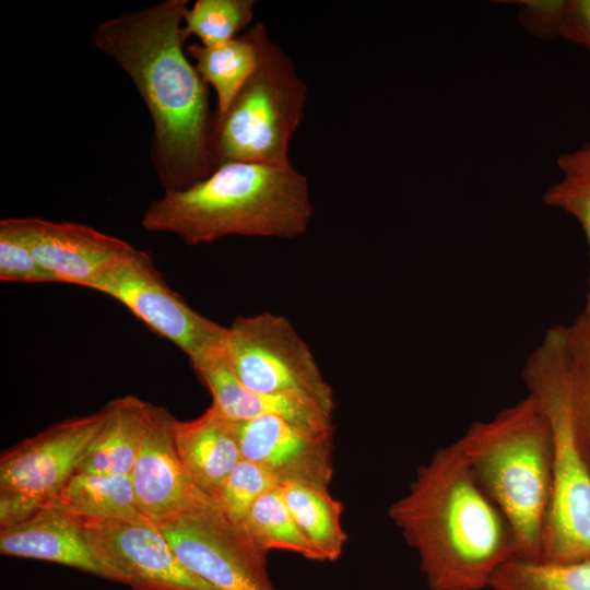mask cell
Instances as JSON below:
<instances>
[{
    "label": "cell",
    "mask_w": 590,
    "mask_h": 590,
    "mask_svg": "<svg viewBox=\"0 0 590 590\" xmlns=\"http://www.w3.org/2000/svg\"><path fill=\"white\" fill-rule=\"evenodd\" d=\"M187 0H165L101 22L94 47L131 79L153 125L151 156L164 191L185 189L214 170V118L208 85L184 48Z\"/></svg>",
    "instance_id": "6da1fadb"
},
{
    "label": "cell",
    "mask_w": 590,
    "mask_h": 590,
    "mask_svg": "<svg viewBox=\"0 0 590 590\" xmlns=\"http://www.w3.org/2000/svg\"><path fill=\"white\" fill-rule=\"evenodd\" d=\"M389 517L418 557L429 590H483L517 555L511 527L457 441L421 465Z\"/></svg>",
    "instance_id": "7a4b0ae2"
},
{
    "label": "cell",
    "mask_w": 590,
    "mask_h": 590,
    "mask_svg": "<svg viewBox=\"0 0 590 590\" xmlns=\"http://www.w3.org/2000/svg\"><path fill=\"white\" fill-rule=\"evenodd\" d=\"M312 214L307 177L291 163L227 162L185 189L164 191L141 225L197 246L233 235L293 239Z\"/></svg>",
    "instance_id": "3957f363"
},
{
    "label": "cell",
    "mask_w": 590,
    "mask_h": 590,
    "mask_svg": "<svg viewBox=\"0 0 590 590\" xmlns=\"http://www.w3.org/2000/svg\"><path fill=\"white\" fill-rule=\"evenodd\" d=\"M481 487L509 522L517 557L540 560L552 498L553 438L548 418L528 393L456 440Z\"/></svg>",
    "instance_id": "277c9868"
},
{
    "label": "cell",
    "mask_w": 590,
    "mask_h": 590,
    "mask_svg": "<svg viewBox=\"0 0 590 590\" xmlns=\"http://www.w3.org/2000/svg\"><path fill=\"white\" fill-rule=\"evenodd\" d=\"M522 376L548 418L553 438L552 498L541 560L590 558V469L571 422L564 326L546 332Z\"/></svg>",
    "instance_id": "5b68a950"
},
{
    "label": "cell",
    "mask_w": 590,
    "mask_h": 590,
    "mask_svg": "<svg viewBox=\"0 0 590 590\" xmlns=\"http://www.w3.org/2000/svg\"><path fill=\"white\" fill-rule=\"evenodd\" d=\"M259 61L226 111L214 118V168L227 162L287 164L307 87L292 59L255 24Z\"/></svg>",
    "instance_id": "8992f818"
},
{
    "label": "cell",
    "mask_w": 590,
    "mask_h": 590,
    "mask_svg": "<svg viewBox=\"0 0 590 590\" xmlns=\"http://www.w3.org/2000/svg\"><path fill=\"white\" fill-rule=\"evenodd\" d=\"M224 356L236 378L264 394H302L333 411V392L305 340L278 314L238 317L227 332Z\"/></svg>",
    "instance_id": "52a82bcc"
},
{
    "label": "cell",
    "mask_w": 590,
    "mask_h": 590,
    "mask_svg": "<svg viewBox=\"0 0 590 590\" xmlns=\"http://www.w3.org/2000/svg\"><path fill=\"white\" fill-rule=\"evenodd\" d=\"M105 417L103 408L63 420L2 452L0 528L22 522L54 502Z\"/></svg>",
    "instance_id": "ba28073f"
},
{
    "label": "cell",
    "mask_w": 590,
    "mask_h": 590,
    "mask_svg": "<svg viewBox=\"0 0 590 590\" xmlns=\"http://www.w3.org/2000/svg\"><path fill=\"white\" fill-rule=\"evenodd\" d=\"M125 305L160 337L179 347L193 366L224 349L227 327L204 317L174 292L142 250L118 262L92 285Z\"/></svg>",
    "instance_id": "9c48e42d"
},
{
    "label": "cell",
    "mask_w": 590,
    "mask_h": 590,
    "mask_svg": "<svg viewBox=\"0 0 590 590\" xmlns=\"http://www.w3.org/2000/svg\"><path fill=\"white\" fill-rule=\"evenodd\" d=\"M179 560L216 590H274L267 553L216 502L188 510L157 526Z\"/></svg>",
    "instance_id": "30bf717a"
},
{
    "label": "cell",
    "mask_w": 590,
    "mask_h": 590,
    "mask_svg": "<svg viewBox=\"0 0 590 590\" xmlns=\"http://www.w3.org/2000/svg\"><path fill=\"white\" fill-rule=\"evenodd\" d=\"M0 233L24 244L58 283L88 288L107 270L139 250L85 224L36 216L1 220Z\"/></svg>",
    "instance_id": "8fae6325"
},
{
    "label": "cell",
    "mask_w": 590,
    "mask_h": 590,
    "mask_svg": "<svg viewBox=\"0 0 590 590\" xmlns=\"http://www.w3.org/2000/svg\"><path fill=\"white\" fill-rule=\"evenodd\" d=\"M83 529L114 581L132 590H216L179 560L152 522L108 521Z\"/></svg>",
    "instance_id": "7c38bea8"
},
{
    "label": "cell",
    "mask_w": 590,
    "mask_h": 590,
    "mask_svg": "<svg viewBox=\"0 0 590 590\" xmlns=\"http://www.w3.org/2000/svg\"><path fill=\"white\" fill-rule=\"evenodd\" d=\"M175 421L167 409L148 403L145 432L130 474L139 508L155 526L215 502L184 465L174 440Z\"/></svg>",
    "instance_id": "4fadbf2b"
},
{
    "label": "cell",
    "mask_w": 590,
    "mask_h": 590,
    "mask_svg": "<svg viewBox=\"0 0 590 590\" xmlns=\"http://www.w3.org/2000/svg\"><path fill=\"white\" fill-rule=\"evenodd\" d=\"M235 428L243 459L263 465L280 483L303 481L329 486L333 427H314L270 415L235 423Z\"/></svg>",
    "instance_id": "5bb4252c"
},
{
    "label": "cell",
    "mask_w": 590,
    "mask_h": 590,
    "mask_svg": "<svg viewBox=\"0 0 590 590\" xmlns=\"http://www.w3.org/2000/svg\"><path fill=\"white\" fill-rule=\"evenodd\" d=\"M0 553L64 565L114 581L92 550L83 527L54 507L0 529Z\"/></svg>",
    "instance_id": "9a60e30c"
},
{
    "label": "cell",
    "mask_w": 590,
    "mask_h": 590,
    "mask_svg": "<svg viewBox=\"0 0 590 590\" xmlns=\"http://www.w3.org/2000/svg\"><path fill=\"white\" fill-rule=\"evenodd\" d=\"M209 389L214 406L231 422L281 416L314 427H332V410L302 394H264L246 388L234 375L224 352L192 367Z\"/></svg>",
    "instance_id": "2e32d148"
},
{
    "label": "cell",
    "mask_w": 590,
    "mask_h": 590,
    "mask_svg": "<svg viewBox=\"0 0 590 590\" xmlns=\"http://www.w3.org/2000/svg\"><path fill=\"white\" fill-rule=\"evenodd\" d=\"M174 440L196 485L214 499L220 485L243 459L235 423L211 405L193 420L176 418Z\"/></svg>",
    "instance_id": "e0dca14e"
},
{
    "label": "cell",
    "mask_w": 590,
    "mask_h": 590,
    "mask_svg": "<svg viewBox=\"0 0 590 590\" xmlns=\"http://www.w3.org/2000/svg\"><path fill=\"white\" fill-rule=\"evenodd\" d=\"M49 506L83 528L108 521H149L139 508L130 474L75 472Z\"/></svg>",
    "instance_id": "ac0fdd59"
},
{
    "label": "cell",
    "mask_w": 590,
    "mask_h": 590,
    "mask_svg": "<svg viewBox=\"0 0 590 590\" xmlns=\"http://www.w3.org/2000/svg\"><path fill=\"white\" fill-rule=\"evenodd\" d=\"M148 403L133 396L109 401L105 421L76 472L131 474L145 432Z\"/></svg>",
    "instance_id": "d6986e66"
},
{
    "label": "cell",
    "mask_w": 590,
    "mask_h": 590,
    "mask_svg": "<svg viewBox=\"0 0 590 590\" xmlns=\"http://www.w3.org/2000/svg\"><path fill=\"white\" fill-rule=\"evenodd\" d=\"M279 486L295 522L321 560L338 559L347 540L341 520L342 503L327 485L285 481Z\"/></svg>",
    "instance_id": "ffe728a7"
},
{
    "label": "cell",
    "mask_w": 590,
    "mask_h": 590,
    "mask_svg": "<svg viewBox=\"0 0 590 590\" xmlns=\"http://www.w3.org/2000/svg\"><path fill=\"white\" fill-rule=\"evenodd\" d=\"M206 85L216 92L215 116L223 115L258 66L259 50L255 25L236 38L215 47L192 44L186 48Z\"/></svg>",
    "instance_id": "44dd1931"
},
{
    "label": "cell",
    "mask_w": 590,
    "mask_h": 590,
    "mask_svg": "<svg viewBox=\"0 0 590 590\" xmlns=\"http://www.w3.org/2000/svg\"><path fill=\"white\" fill-rule=\"evenodd\" d=\"M240 527L250 541L267 554L280 550L321 560L295 522L279 485L255 502Z\"/></svg>",
    "instance_id": "7402d4cb"
},
{
    "label": "cell",
    "mask_w": 590,
    "mask_h": 590,
    "mask_svg": "<svg viewBox=\"0 0 590 590\" xmlns=\"http://www.w3.org/2000/svg\"><path fill=\"white\" fill-rule=\"evenodd\" d=\"M564 330L571 422L590 469V306Z\"/></svg>",
    "instance_id": "603a6c76"
},
{
    "label": "cell",
    "mask_w": 590,
    "mask_h": 590,
    "mask_svg": "<svg viewBox=\"0 0 590 590\" xmlns=\"http://www.w3.org/2000/svg\"><path fill=\"white\" fill-rule=\"evenodd\" d=\"M493 590H590V558L573 562L508 559L489 581Z\"/></svg>",
    "instance_id": "cb8c5ba5"
},
{
    "label": "cell",
    "mask_w": 590,
    "mask_h": 590,
    "mask_svg": "<svg viewBox=\"0 0 590 590\" xmlns=\"http://www.w3.org/2000/svg\"><path fill=\"white\" fill-rule=\"evenodd\" d=\"M523 28L542 38L562 37L590 52V0H521Z\"/></svg>",
    "instance_id": "d4e9b609"
},
{
    "label": "cell",
    "mask_w": 590,
    "mask_h": 590,
    "mask_svg": "<svg viewBox=\"0 0 590 590\" xmlns=\"http://www.w3.org/2000/svg\"><path fill=\"white\" fill-rule=\"evenodd\" d=\"M560 177L543 194V202L573 216L581 226L590 256V141L560 153ZM586 306H590V276Z\"/></svg>",
    "instance_id": "484cf974"
},
{
    "label": "cell",
    "mask_w": 590,
    "mask_h": 590,
    "mask_svg": "<svg viewBox=\"0 0 590 590\" xmlns=\"http://www.w3.org/2000/svg\"><path fill=\"white\" fill-rule=\"evenodd\" d=\"M253 0H198L184 14V35L197 36L202 46L223 45L249 28Z\"/></svg>",
    "instance_id": "4316f807"
},
{
    "label": "cell",
    "mask_w": 590,
    "mask_h": 590,
    "mask_svg": "<svg viewBox=\"0 0 590 590\" xmlns=\"http://www.w3.org/2000/svg\"><path fill=\"white\" fill-rule=\"evenodd\" d=\"M279 484L263 465L241 459L220 485L214 499L233 523L241 526L255 502Z\"/></svg>",
    "instance_id": "83f0119b"
},
{
    "label": "cell",
    "mask_w": 590,
    "mask_h": 590,
    "mask_svg": "<svg viewBox=\"0 0 590 590\" xmlns=\"http://www.w3.org/2000/svg\"><path fill=\"white\" fill-rule=\"evenodd\" d=\"M0 280L22 283H58L32 251L17 239L0 233Z\"/></svg>",
    "instance_id": "f1b7e54d"
}]
</instances>
